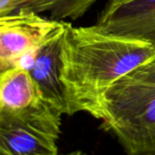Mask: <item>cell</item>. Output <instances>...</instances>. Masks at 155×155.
<instances>
[{
    "instance_id": "9",
    "label": "cell",
    "mask_w": 155,
    "mask_h": 155,
    "mask_svg": "<svg viewBox=\"0 0 155 155\" xmlns=\"http://www.w3.org/2000/svg\"><path fill=\"white\" fill-rule=\"evenodd\" d=\"M129 1H131V0H109L105 6L112 7V6H117V5H120V4H123V3H126V2H129Z\"/></svg>"
},
{
    "instance_id": "3",
    "label": "cell",
    "mask_w": 155,
    "mask_h": 155,
    "mask_svg": "<svg viewBox=\"0 0 155 155\" xmlns=\"http://www.w3.org/2000/svg\"><path fill=\"white\" fill-rule=\"evenodd\" d=\"M61 116L50 106L24 114L0 113V155H58Z\"/></svg>"
},
{
    "instance_id": "6",
    "label": "cell",
    "mask_w": 155,
    "mask_h": 155,
    "mask_svg": "<svg viewBox=\"0 0 155 155\" xmlns=\"http://www.w3.org/2000/svg\"><path fill=\"white\" fill-rule=\"evenodd\" d=\"M63 29L62 26L39 48L28 71L43 99L59 113L68 115V105L60 79V48Z\"/></svg>"
},
{
    "instance_id": "8",
    "label": "cell",
    "mask_w": 155,
    "mask_h": 155,
    "mask_svg": "<svg viewBox=\"0 0 155 155\" xmlns=\"http://www.w3.org/2000/svg\"><path fill=\"white\" fill-rule=\"evenodd\" d=\"M59 0H0V17L11 14L25 8L35 13L51 14Z\"/></svg>"
},
{
    "instance_id": "11",
    "label": "cell",
    "mask_w": 155,
    "mask_h": 155,
    "mask_svg": "<svg viewBox=\"0 0 155 155\" xmlns=\"http://www.w3.org/2000/svg\"><path fill=\"white\" fill-rule=\"evenodd\" d=\"M143 155H155V153H152V154H143Z\"/></svg>"
},
{
    "instance_id": "5",
    "label": "cell",
    "mask_w": 155,
    "mask_h": 155,
    "mask_svg": "<svg viewBox=\"0 0 155 155\" xmlns=\"http://www.w3.org/2000/svg\"><path fill=\"white\" fill-rule=\"evenodd\" d=\"M96 25L110 32L148 41L155 48V0L105 6Z\"/></svg>"
},
{
    "instance_id": "7",
    "label": "cell",
    "mask_w": 155,
    "mask_h": 155,
    "mask_svg": "<svg viewBox=\"0 0 155 155\" xmlns=\"http://www.w3.org/2000/svg\"><path fill=\"white\" fill-rule=\"evenodd\" d=\"M48 106L28 69L16 67L0 72V113L24 114Z\"/></svg>"
},
{
    "instance_id": "10",
    "label": "cell",
    "mask_w": 155,
    "mask_h": 155,
    "mask_svg": "<svg viewBox=\"0 0 155 155\" xmlns=\"http://www.w3.org/2000/svg\"><path fill=\"white\" fill-rule=\"evenodd\" d=\"M61 155H86V154L83 151H81V150H75V151H71L69 153L61 154Z\"/></svg>"
},
{
    "instance_id": "2",
    "label": "cell",
    "mask_w": 155,
    "mask_h": 155,
    "mask_svg": "<svg viewBox=\"0 0 155 155\" xmlns=\"http://www.w3.org/2000/svg\"><path fill=\"white\" fill-rule=\"evenodd\" d=\"M91 115L128 155L155 153V59L131 70L99 98Z\"/></svg>"
},
{
    "instance_id": "4",
    "label": "cell",
    "mask_w": 155,
    "mask_h": 155,
    "mask_svg": "<svg viewBox=\"0 0 155 155\" xmlns=\"http://www.w3.org/2000/svg\"><path fill=\"white\" fill-rule=\"evenodd\" d=\"M62 26L25 8L0 17V72L16 67L29 70L37 51Z\"/></svg>"
},
{
    "instance_id": "1",
    "label": "cell",
    "mask_w": 155,
    "mask_h": 155,
    "mask_svg": "<svg viewBox=\"0 0 155 155\" xmlns=\"http://www.w3.org/2000/svg\"><path fill=\"white\" fill-rule=\"evenodd\" d=\"M60 79L68 115H91L101 95L136 68L155 59L145 40L107 31L98 25L74 27L63 21Z\"/></svg>"
}]
</instances>
